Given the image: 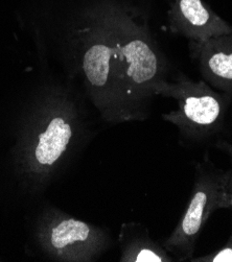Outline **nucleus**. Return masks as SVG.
I'll use <instances>...</instances> for the list:
<instances>
[{"label": "nucleus", "instance_id": "nucleus-1", "mask_svg": "<svg viewBox=\"0 0 232 262\" xmlns=\"http://www.w3.org/2000/svg\"><path fill=\"white\" fill-rule=\"evenodd\" d=\"M143 0H24L27 29L43 60L83 92L107 122L130 121L122 95V37Z\"/></svg>", "mask_w": 232, "mask_h": 262}, {"label": "nucleus", "instance_id": "nucleus-2", "mask_svg": "<svg viewBox=\"0 0 232 262\" xmlns=\"http://www.w3.org/2000/svg\"><path fill=\"white\" fill-rule=\"evenodd\" d=\"M86 97L63 75H48L24 96V188L47 186L92 135Z\"/></svg>", "mask_w": 232, "mask_h": 262}, {"label": "nucleus", "instance_id": "nucleus-3", "mask_svg": "<svg viewBox=\"0 0 232 262\" xmlns=\"http://www.w3.org/2000/svg\"><path fill=\"white\" fill-rule=\"evenodd\" d=\"M153 91L155 96L177 101L178 108L162 114V118L178 128L180 142L201 144L223 132L231 95L217 91L203 80L196 82L184 73L174 82L160 81Z\"/></svg>", "mask_w": 232, "mask_h": 262}, {"label": "nucleus", "instance_id": "nucleus-4", "mask_svg": "<svg viewBox=\"0 0 232 262\" xmlns=\"http://www.w3.org/2000/svg\"><path fill=\"white\" fill-rule=\"evenodd\" d=\"M225 179L226 170L216 166L208 152L196 163L195 181L185 210L162 245L175 260L184 262L194 257L205 225L216 211L222 210Z\"/></svg>", "mask_w": 232, "mask_h": 262}, {"label": "nucleus", "instance_id": "nucleus-5", "mask_svg": "<svg viewBox=\"0 0 232 262\" xmlns=\"http://www.w3.org/2000/svg\"><path fill=\"white\" fill-rule=\"evenodd\" d=\"M36 238L47 257L67 262L95 261L111 247L106 230L61 211L42 217Z\"/></svg>", "mask_w": 232, "mask_h": 262}, {"label": "nucleus", "instance_id": "nucleus-6", "mask_svg": "<svg viewBox=\"0 0 232 262\" xmlns=\"http://www.w3.org/2000/svg\"><path fill=\"white\" fill-rule=\"evenodd\" d=\"M167 24L172 34L195 42L232 34V26L203 0H173Z\"/></svg>", "mask_w": 232, "mask_h": 262}, {"label": "nucleus", "instance_id": "nucleus-7", "mask_svg": "<svg viewBox=\"0 0 232 262\" xmlns=\"http://www.w3.org/2000/svg\"><path fill=\"white\" fill-rule=\"evenodd\" d=\"M188 49L203 81L232 96V34L201 42L188 41Z\"/></svg>", "mask_w": 232, "mask_h": 262}, {"label": "nucleus", "instance_id": "nucleus-8", "mask_svg": "<svg viewBox=\"0 0 232 262\" xmlns=\"http://www.w3.org/2000/svg\"><path fill=\"white\" fill-rule=\"evenodd\" d=\"M120 261L122 262H174L175 258L156 242L149 230L136 223L122 224L119 232Z\"/></svg>", "mask_w": 232, "mask_h": 262}, {"label": "nucleus", "instance_id": "nucleus-9", "mask_svg": "<svg viewBox=\"0 0 232 262\" xmlns=\"http://www.w3.org/2000/svg\"><path fill=\"white\" fill-rule=\"evenodd\" d=\"M214 147L225 152L229 157L230 168L226 170V179L223 190L222 209H232V142L226 139H218L214 142Z\"/></svg>", "mask_w": 232, "mask_h": 262}, {"label": "nucleus", "instance_id": "nucleus-10", "mask_svg": "<svg viewBox=\"0 0 232 262\" xmlns=\"http://www.w3.org/2000/svg\"><path fill=\"white\" fill-rule=\"evenodd\" d=\"M189 262H232V233L223 247L201 257H193Z\"/></svg>", "mask_w": 232, "mask_h": 262}]
</instances>
